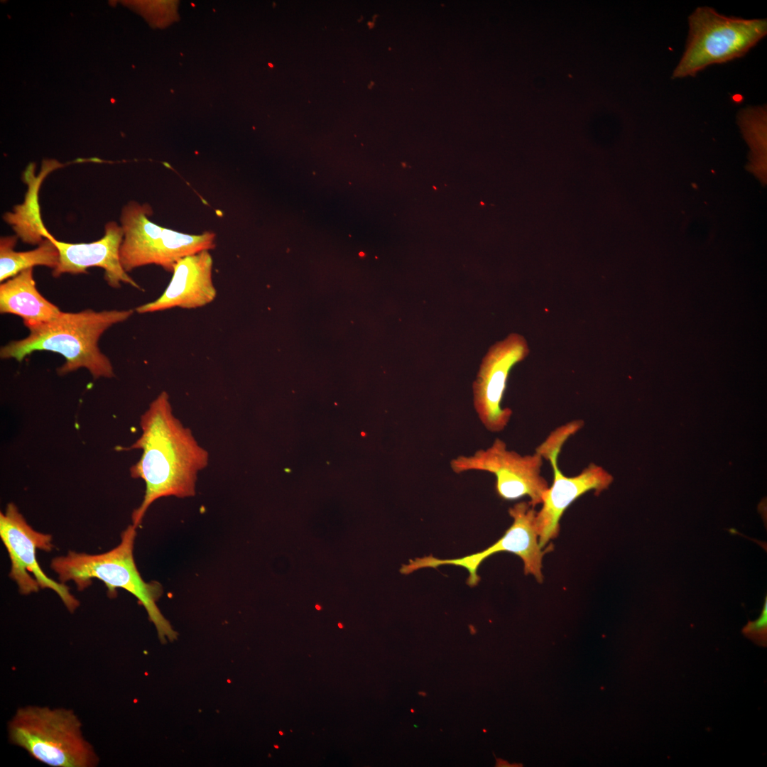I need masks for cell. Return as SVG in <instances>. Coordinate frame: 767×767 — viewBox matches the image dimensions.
Masks as SVG:
<instances>
[{"instance_id":"11","label":"cell","mask_w":767,"mask_h":767,"mask_svg":"<svg viewBox=\"0 0 767 767\" xmlns=\"http://www.w3.org/2000/svg\"><path fill=\"white\" fill-rule=\"evenodd\" d=\"M513 523L504 535L485 550L465 557L455 559H430V565L437 568L450 565L462 567L468 570L467 584L475 587L479 581L477 571L481 563L488 557L500 552H508L519 556L523 560L526 575H533L538 582L543 581L542 560L545 551L539 544L535 525L536 513L529 503L519 502L508 510Z\"/></svg>"},{"instance_id":"17","label":"cell","mask_w":767,"mask_h":767,"mask_svg":"<svg viewBox=\"0 0 767 767\" xmlns=\"http://www.w3.org/2000/svg\"><path fill=\"white\" fill-rule=\"evenodd\" d=\"M418 695L423 697H425L427 695V693L424 691H419Z\"/></svg>"},{"instance_id":"13","label":"cell","mask_w":767,"mask_h":767,"mask_svg":"<svg viewBox=\"0 0 767 767\" xmlns=\"http://www.w3.org/2000/svg\"><path fill=\"white\" fill-rule=\"evenodd\" d=\"M212 266L209 251L183 258L174 266L172 278L163 293L158 299L137 307L136 311L146 313L173 308L193 309L212 303L217 295Z\"/></svg>"},{"instance_id":"7","label":"cell","mask_w":767,"mask_h":767,"mask_svg":"<svg viewBox=\"0 0 767 767\" xmlns=\"http://www.w3.org/2000/svg\"><path fill=\"white\" fill-rule=\"evenodd\" d=\"M573 420L553 430L536 449L548 459L553 469V482L545 491L540 510L536 513L535 525L540 545L543 548L559 533L560 520L567 507L582 494L594 490L599 494L611 483L612 476L602 467L589 464L579 474L567 477L557 465L561 448L569 437L580 430Z\"/></svg>"},{"instance_id":"5","label":"cell","mask_w":767,"mask_h":767,"mask_svg":"<svg viewBox=\"0 0 767 767\" xmlns=\"http://www.w3.org/2000/svg\"><path fill=\"white\" fill-rule=\"evenodd\" d=\"M689 27L685 50L674 70V78L695 76L712 64L742 57L766 35L767 21L728 17L702 6L689 16Z\"/></svg>"},{"instance_id":"6","label":"cell","mask_w":767,"mask_h":767,"mask_svg":"<svg viewBox=\"0 0 767 767\" xmlns=\"http://www.w3.org/2000/svg\"><path fill=\"white\" fill-rule=\"evenodd\" d=\"M152 209L148 204L128 202L121 210L123 239L121 264L127 273L134 268L156 264L173 272L183 258L215 247V234L205 232L187 234L162 227L148 219Z\"/></svg>"},{"instance_id":"9","label":"cell","mask_w":767,"mask_h":767,"mask_svg":"<svg viewBox=\"0 0 767 767\" xmlns=\"http://www.w3.org/2000/svg\"><path fill=\"white\" fill-rule=\"evenodd\" d=\"M0 537L7 550L11 568L9 576L23 594L36 592L39 588L53 590L68 611L73 612L79 601L64 583L48 577L36 558L38 549L50 551L53 545L50 535L35 531L18 511L14 504H8L5 513H0Z\"/></svg>"},{"instance_id":"16","label":"cell","mask_w":767,"mask_h":767,"mask_svg":"<svg viewBox=\"0 0 767 767\" xmlns=\"http://www.w3.org/2000/svg\"><path fill=\"white\" fill-rule=\"evenodd\" d=\"M741 633L756 645L767 646V597H765L760 616L755 621H749L743 627Z\"/></svg>"},{"instance_id":"14","label":"cell","mask_w":767,"mask_h":767,"mask_svg":"<svg viewBox=\"0 0 767 767\" xmlns=\"http://www.w3.org/2000/svg\"><path fill=\"white\" fill-rule=\"evenodd\" d=\"M0 312L21 317L28 328L52 320L61 311L38 292L30 268L1 283Z\"/></svg>"},{"instance_id":"19","label":"cell","mask_w":767,"mask_h":767,"mask_svg":"<svg viewBox=\"0 0 767 767\" xmlns=\"http://www.w3.org/2000/svg\"><path fill=\"white\" fill-rule=\"evenodd\" d=\"M339 626L340 628H342V624H339Z\"/></svg>"},{"instance_id":"15","label":"cell","mask_w":767,"mask_h":767,"mask_svg":"<svg viewBox=\"0 0 767 767\" xmlns=\"http://www.w3.org/2000/svg\"><path fill=\"white\" fill-rule=\"evenodd\" d=\"M17 236H1L0 239V281L9 279L35 266L55 268L59 252L50 239L45 238L38 248L27 251H16Z\"/></svg>"},{"instance_id":"12","label":"cell","mask_w":767,"mask_h":767,"mask_svg":"<svg viewBox=\"0 0 767 767\" xmlns=\"http://www.w3.org/2000/svg\"><path fill=\"white\" fill-rule=\"evenodd\" d=\"M104 229L103 237L96 241L71 244L57 240L43 223L40 224L37 234L52 241L59 252L58 265L53 269V276L57 278L63 273H84L88 268L96 266L104 269V279L110 286L117 288L124 283L141 290L121 264L119 250L124 235L121 227L115 222H109Z\"/></svg>"},{"instance_id":"1","label":"cell","mask_w":767,"mask_h":767,"mask_svg":"<svg viewBox=\"0 0 767 767\" xmlns=\"http://www.w3.org/2000/svg\"><path fill=\"white\" fill-rule=\"evenodd\" d=\"M140 425L141 436L129 447L142 450L130 473L131 477L143 479L146 485L143 499L132 513V525L136 528L156 500L194 496L197 474L209 462L208 452L174 415L165 391L150 403L141 416Z\"/></svg>"},{"instance_id":"3","label":"cell","mask_w":767,"mask_h":767,"mask_svg":"<svg viewBox=\"0 0 767 767\" xmlns=\"http://www.w3.org/2000/svg\"><path fill=\"white\" fill-rule=\"evenodd\" d=\"M136 527L130 525L122 533L120 543L112 550L97 555L70 551L65 556L53 559L50 567L60 582L72 581L79 590L89 587L92 579L102 581L111 598L116 589L122 588L134 595L146 610L162 643L173 641L177 633L161 613L156 602L163 593L160 584L146 582L134 558Z\"/></svg>"},{"instance_id":"18","label":"cell","mask_w":767,"mask_h":767,"mask_svg":"<svg viewBox=\"0 0 767 767\" xmlns=\"http://www.w3.org/2000/svg\"><path fill=\"white\" fill-rule=\"evenodd\" d=\"M410 712H411L412 713H414V712H415V710H414L413 709H410Z\"/></svg>"},{"instance_id":"8","label":"cell","mask_w":767,"mask_h":767,"mask_svg":"<svg viewBox=\"0 0 767 767\" xmlns=\"http://www.w3.org/2000/svg\"><path fill=\"white\" fill-rule=\"evenodd\" d=\"M543 457L538 453L521 455L508 450L506 444L496 438L492 445L476 451L472 455H461L450 462L455 473L470 470L484 471L496 477L497 494L505 500L530 498L534 507L540 504L548 489V482L540 475Z\"/></svg>"},{"instance_id":"4","label":"cell","mask_w":767,"mask_h":767,"mask_svg":"<svg viewBox=\"0 0 767 767\" xmlns=\"http://www.w3.org/2000/svg\"><path fill=\"white\" fill-rule=\"evenodd\" d=\"M9 741L53 767H94L99 758L70 709L26 706L9 722Z\"/></svg>"},{"instance_id":"2","label":"cell","mask_w":767,"mask_h":767,"mask_svg":"<svg viewBox=\"0 0 767 767\" xmlns=\"http://www.w3.org/2000/svg\"><path fill=\"white\" fill-rule=\"evenodd\" d=\"M133 313V310L61 311L52 320L28 327L29 334L2 347L0 356L21 361L35 351H50L65 359L58 369L59 375L85 368L96 379L111 378L114 376L111 363L99 349L98 342L107 329L126 320Z\"/></svg>"},{"instance_id":"10","label":"cell","mask_w":767,"mask_h":767,"mask_svg":"<svg viewBox=\"0 0 767 767\" xmlns=\"http://www.w3.org/2000/svg\"><path fill=\"white\" fill-rule=\"evenodd\" d=\"M529 352L524 337L512 333L492 345L482 359L472 384L473 403L480 421L490 432L502 431L511 419L512 410L501 406L508 377Z\"/></svg>"}]
</instances>
